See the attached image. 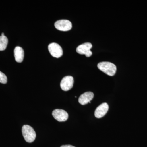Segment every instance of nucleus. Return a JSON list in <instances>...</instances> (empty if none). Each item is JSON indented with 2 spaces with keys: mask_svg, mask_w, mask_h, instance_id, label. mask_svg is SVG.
Segmentation results:
<instances>
[{
  "mask_svg": "<svg viewBox=\"0 0 147 147\" xmlns=\"http://www.w3.org/2000/svg\"><path fill=\"white\" fill-rule=\"evenodd\" d=\"M61 147H75L74 146H71V145H63V146H62Z\"/></svg>",
  "mask_w": 147,
  "mask_h": 147,
  "instance_id": "ddd939ff",
  "label": "nucleus"
},
{
  "mask_svg": "<svg viewBox=\"0 0 147 147\" xmlns=\"http://www.w3.org/2000/svg\"><path fill=\"white\" fill-rule=\"evenodd\" d=\"M92 47V45L90 42H85L79 45L76 49L77 53L80 55H84L86 57H89L92 56V53L91 51V49Z\"/></svg>",
  "mask_w": 147,
  "mask_h": 147,
  "instance_id": "7ed1b4c3",
  "label": "nucleus"
},
{
  "mask_svg": "<svg viewBox=\"0 0 147 147\" xmlns=\"http://www.w3.org/2000/svg\"><path fill=\"white\" fill-rule=\"evenodd\" d=\"M94 94L91 92L84 93L80 96L79 98V102L82 105H85L87 103H90V101L93 98Z\"/></svg>",
  "mask_w": 147,
  "mask_h": 147,
  "instance_id": "1a4fd4ad",
  "label": "nucleus"
},
{
  "mask_svg": "<svg viewBox=\"0 0 147 147\" xmlns=\"http://www.w3.org/2000/svg\"><path fill=\"white\" fill-rule=\"evenodd\" d=\"M14 57L15 61L17 62H22L24 60V52L22 47L17 46L15 47L14 50Z\"/></svg>",
  "mask_w": 147,
  "mask_h": 147,
  "instance_id": "9d476101",
  "label": "nucleus"
},
{
  "mask_svg": "<svg viewBox=\"0 0 147 147\" xmlns=\"http://www.w3.org/2000/svg\"><path fill=\"white\" fill-rule=\"evenodd\" d=\"M7 77L4 74L0 71V83L6 84L7 83Z\"/></svg>",
  "mask_w": 147,
  "mask_h": 147,
  "instance_id": "f8f14e48",
  "label": "nucleus"
},
{
  "mask_svg": "<svg viewBox=\"0 0 147 147\" xmlns=\"http://www.w3.org/2000/svg\"><path fill=\"white\" fill-rule=\"evenodd\" d=\"M56 29L62 31H67L72 28V24L70 21L66 19H62L56 21L55 24Z\"/></svg>",
  "mask_w": 147,
  "mask_h": 147,
  "instance_id": "39448f33",
  "label": "nucleus"
},
{
  "mask_svg": "<svg viewBox=\"0 0 147 147\" xmlns=\"http://www.w3.org/2000/svg\"><path fill=\"white\" fill-rule=\"evenodd\" d=\"M98 68L100 71L110 76H113L115 74L117 67L114 64L109 62H102L97 65Z\"/></svg>",
  "mask_w": 147,
  "mask_h": 147,
  "instance_id": "f257e3e1",
  "label": "nucleus"
},
{
  "mask_svg": "<svg viewBox=\"0 0 147 147\" xmlns=\"http://www.w3.org/2000/svg\"><path fill=\"white\" fill-rule=\"evenodd\" d=\"M1 36H5L4 35V33H2V34H1Z\"/></svg>",
  "mask_w": 147,
  "mask_h": 147,
  "instance_id": "4468645a",
  "label": "nucleus"
},
{
  "mask_svg": "<svg viewBox=\"0 0 147 147\" xmlns=\"http://www.w3.org/2000/svg\"><path fill=\"white\" fill-rule=\"evenodd\" d=\"M108 109L109 106L106 102L100 104L96 108L95 111L94 115L96 117L100 118L104 117L108 112Z\"/></svg>",
  "mask_w": 147,
  "mask_h": 147,
  "instance_id": "6e6552de",
  "label": "nucleus"
},
{
  "mask_svg": "<svg viewBox=\"0 0 147 147\" xmlns=\"http://www.w3.org/2000/svg\"><path fill=\"white\" fill-rule=\"evenodd\" d=\"M52 115L54 118L59 122H63L67 120L68 114L65 110L61 109H56L53 111Z\"/></svg>",
  "mask_w": 147,
  "mask_h": 147,
  "instance_id": "0eeeda50",
  "label": "nucleus"
},
{
  "mask_svg": "<svg viewBox=\"0 0 147 147\" xmlns=\"http://www.w3.org/2000/svg\"><path fill=\"white\" fill-rule=\"evenodd\" d=\"M74 80L71 76H66L62 79L60 86L61 88L63 91H67L72 88L73 86Z\"/></svg>",
  "mask_w": 147,
  "mask_h": 147,
  "instance_id": "423d86ee",
  "label": "nucleus"
},
{
  "mask_svg": "<svg viewBox=\"0 0 147 147\" xmlns=\"http://www.w3.org/2000/svg\"><path fill=\"white\" fill-rule=\"evenodd\" d=\"M22 134L25 141L28 143H32L36 137V134L34 129L29 125H24L22 129Z\"/></svg>",
  "mask_w": 147,
  "mask_h": 147,
  "instance_id": "f03ea898",
  "label": "nucleus"
},
{
  "mask_svg": "<svg viewBox=\"0 0 147 147\" xmlns=\"http://www.w3.org/2000/svg\"><path fill=\"white\" fill-rule=\"evenodd\" d=\"M48 50L52 56L59 58L63 55V51L60 45L55 42L50 43L48 45Z\"/></svg>",
  "mask_w": 147,
  "mask_h": 147,
  "instance_id": "20e7f679",
  "label": "nucleus"
},
{
  "mask_svg": "<svg viewBox=\"0 0 147 147\" xmlns=\"http://www.w3.org/2000/svg\"><path fill=\"white\" fill-rule=\"evenodd\" d=\"M8 40L5 36H0V51L5 50L8 44Z\"/></svg>",
  "mask_w": 147,
  "mask_h": 147,
  "instance_id": "9b49d317",
  "label": "nucleus"
}]
</instances>
